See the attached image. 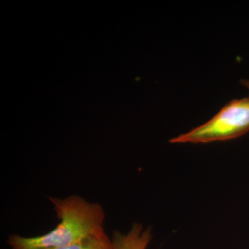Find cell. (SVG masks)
<instances>
[{
	"label": "cell",
	"mask_w": 249,
	"mask_h": 249,
	"mask_svg": "<svg viewBox=\"0 0 249 249\" xmlns=\"http://www.w3.org/2000/svg\"><path fill=\"white\" fill-rule=\"evenodd\" d=\"M249 132V96L228 103L206 124L171 139L170 142L207 143L237 138Z\"/></svg>",
	"instance_id": "7a4b0ae2"
},
{
	"label": "cell",
	"mask_w": 249,
	"mask_h": 249,
	"mask_svg": "<svg viewBox=\"0 0 249 249\" xmlns=\"http://www.w3.org/2000/svg\"><path fill=\"white\" fill-rule=\"evenodd\" d=\"M49 199L55 206L60 222L48 233L38 237L11 236L9 243L12 249L57 248L104 233L105 216L101 205L88 202L77 196Z\"/></svg>",
	"instance_id": "6da1fadb"
},
{
	"label": "cell",
	"mask_w": 249,
	"mask_h": 249,
	"mask_svg": "<svg viewBox=\"0 0 249 249\" xmlns=\"http://www.w3.org/2000/svg\"><path fill=\"white\" fill-rule=\"evenodd\" d=\"M152 239L151 231H142L140 224H134L127 235L115 231L113 233L114 249H146Z\"/></svg>",
	"instance_id": "3957f363"
},
{
	"label": "cell",
	"mask_w": 249,
	"mask_h": 249,
	"mask_svg": "<svg viewBox=\"0 0 249 249\" xmlns=\"http://www.w3.org/2000/svg\"><path fill=\"white\" fill-rule=\"evenodd\" d=\"M241 83H242L244 86H245L246 88H248L249 90V80H242V81H241Z\"/></svg>",
	"instance_id": "5b68a950"
},
{
	"label": "cell",
	"mask_w": 249,
	"mask_h": 249,
	"mask_svg": "<svg viewBox=\"0 0 249 249\" xmlns=\"http://www.w3.org/2000/svg\"><path fill=\"white\" fill-rule=\"evenodd\" d=\"M49 249H114V247L112 241L104 232L101 235L88 237L72 245Z\"/></svg>",
	"instance_id": "277c9868"
}]
</instances>
